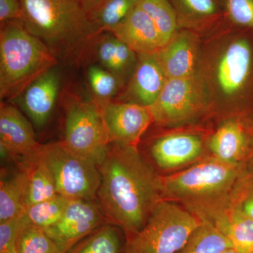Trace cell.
<instances>
[{
    "mask_svg": "<svg viewBox=\"0 0 253 253\" xmlns=\"http://www.w3.org/2000/svg\"><path fill=\"white\" fill-rule=\"evenodd\" d=\"M101 184L96 202L106 221L126 239L144 227L162 201L161 176L146 162L137 146L113 144L99 166Z\"/></svg>",
    "mask_w": 253,
    "mask_h": 253,
    "instance_id": "6da1fadb",
    "label": "cell"
},
{
    "mask_svg": "<svg viewBox=\"0 0 253 253\" xmlns=\"http://www.w3.org/2000/svg\"><path fill=\"white\" fill-rule=\"evenodd\" d=\"M18 21L56 58L79 62L101 32L80 0H21Z\"/></svg>",
    "mask_w": 253,
    "mask_h": 253,
    "instance_id": "7a4b0ae2",
    "label": "cell"
},
{
    "mask_svg": "<svg viewBox=\"0 0 253 253\" xmlns=\"http://www.w3.org/2000/svg\"><path fill=\"white\" fill-rule=\"evenodd\" d=\"M57 65V58L20 21L1 25L0 98L12 100Z\"/></svg>",
    "mask_w": 253,
    "mask_h": 253,
    "instance_id": "3957f363",
    "label": "cell"
},
{
    "mask_svg": "<svg viewBox=\"0 0 253 253\" xmlns=\"http://www.w3.org/2000/svg\"><path fill=\"white\" fill-rule=\"evenodd\" d=\"M240 163L211 157L181 172L161 176L163 200L179 201L188 211L213 204L230 196L240 178Z\"/></svg>",
    "mask_w": 253,
    "mask_h": 253,
    "instance_id": "277c9868",
    "label": "cell"
},
{
    "mask_svg": "<svg viewBox=\"0 0 253 253\" xmlns=\"http://www.w3.org/2000/svg\"><path fill=\"white\" fill-rule=\"evenodd\" d=\"M201 223L187 209L162 200L144 227L126 239L124 253H176Z\"/></svg>",
    "mask_w": 253,
    "mask_h": 253,
    "instance_id": "5b68a950",
    "label": "cell"
},
{
    "mask_svg": "<svg viewBox=\"0 0 253 253\" xmlns=\"http://www.w3.org/2000/svg\"><path fill=\"white\" fill-rule=\"evenodd\" d=\"M38 154L49 168L58 194L96 201L101 179L97 165L74 154L62 141L42 144Z\"/></svg>",
    "mask_w": 253,
    "mask_h": 253,
    "instance_id": "8992f818",
    "label": "cell"
},
{
    "mask_svg": "<svg viewBox=\"0 0 253 253\" xmlns=\"http://www.w3.org/2000/svg\"><path fill=\"white\" fill-rule=\"evenodd\" d=\"M62 141L74 154L99 167L111 143L99 105L95 101L72 100L66 109Z\"/></svg>",
    "mask_w": 253,
    "mask_h": 253,
    "instance_id": "52a82bcc",
    "label": "cell"
},
{
    "mask_svg": "<svg viewBox=\"0 0 253 253\" xmlns=\"http://www.w3.org/2000/svg\"><path fill=\"white\" fill-rule=\"evenodd\" d=\"M204 104V89L194 75L168 79L157 99L149 108L154 123L173 126L196 117Z\"/></svg>",
    "mask_w": 253,
    "mask_h": 253,
    "instance_id": "ba28073f",
    "label": "cell"
},
{
    "mask_svg": "<svg viewBox=\"0 0 253 253\" xmlns=\"http://www.w3.org/2000/svg\"><path fill=\"white\" fill-rule=\"evenodd\" d=\"M106 222L96 201L70 199L59 221L44 231L60 253H66Z\"/></svg>",
    "mask_w": 253,
    "mask_h": 253,
    "instance_id": "9c48e42d",
    "label": "cell"
},
{
    "mask_svg": "<svg viewBox=\"0 0 253 253\" xmlns=\"http://www.w3.org/2000/svg\"><path fill=\"white\" fill-rule=\"evenodd\" d=\"M102 111L111 144L137 146L141 136L154 122L149 107L134 102L98 104Z\"/></svg>",
    "mask_w": 253,
    "mask_h": 253,
    "instance_id": "30bf717a",
    "label": "cell"
},
{
    "mask_svg": "<svg viewBox=\"0 0 253 253\" xmlns=\"http://www.w3.org/2000/svg\"><path fill=\"white\" fill-rule=\"evenodd\" d=\"M194 214L217 228L236 252L253 253V221L231 204L230 197L199 208Z\"/></svg>",
    "mask_w": 253,
    "mask_h": 253,
    "instance_id": "8fae6325",
    "label": "cell"
},
{
    "mask_svg": "<svg viewBox=\"0 0 253 253\" xmlns=\"http://www.w3.org/2000/svg\"><path fill=\"white\" fill-rule=\"evenodd\" d=\"M36 139L31 123L12 105H0V149L1 157L31 159L41 146Z\"/></svg>",
    "mask_w": 253,
    "mask_h": 253,
    "instance_id": "7c38bea8",
    "label": "cell"
},
{
    "mask_svg": "<svg viewBox=\"0 0 253 253\" xmlns=\"http://www.w3.org/2000/svg\"><path fill=\"white\" fill-rule=\"evenodd\" d=\"M253 65V50L247 39L241 38L226 47L216 71L218 86L223 94L234 96L247 84Z\"/></svg>",
    "mask_w": 253,
    "mask_h": 253,
    "instance_id": "4fadbf2b",
    "label": "cell"
},
{
    "mask_svg": "<svg viewBox=\"0 0 253 253\" xmlns=\"http://www.w3.org/2000/svg\"><path fill=\"white\" fill-rule=\"evenodd\" d=\"M110 33L138 54H156L166 46L152 20L139 5Z\"/></svg>",
    "mask_w": 253,
    "mask_h": 253,
    "instance_id": "5bb4252c",
    "label": "cell"
},
{
    "mask_svg": "<svg viewBox=\"0 0 253 253\" xmlns=\"http://www.w3.org/2000/svg\"><path fill=\"white\" fill-rule=\"evenodd\" d=\"M204 153V143L199 136L177 133L162 136L151 148L156 165L163 169H175L199 159Z\"/></svg>",
    "mask_w": 253,
    "mask_h": 253,
    "instance_id": "9a60e30c",
    "label": "cell"
},
{
    "mask_svg": "<svg viewBox=\"0 0 253 253\" xmlns=\"http://www.w3.org/2000/svg\"><path fill=\"white\" fill-rule=\"evenodd\" d=\"M59 86V73L55 66L33 82L21 95V106L36 126L42 127L49 121Z\"/></svg>",
    "mask_w": 253,
    "mask_h": 253,
    "instance_id": "2e32d148",
    "label": "cell"
},
{
    "mask_svg": "<svg viewBox=\"0 0 253 253\" xmlns=\"http://www.w3.org/2000/svg\"><path fill=\"white\" fill-rule=\"evenodd\" d=\"M139 55L129 92L134 103L150 107L164 87L168 78L156 54Z\"/></svg>",
    "mask_w": 253,
    "mask_h": 253,
    "instance_id": "e0dca14e",
    "label": "cell"
},
{
    "mask_svg": "<svg viewBox=\"0 0 253 253\" xmlns=\"http://www.w3.org/2000/svg\"><path fill=\"white\" fill-rule=\"evenodd\" d=\"M157 56L168 79L194 76L197 49L195 40L189 34L174 36L158 51Z\"/></svg>",
    "mask_w": 253,
    "mask_h": 253,
    "instance_id": "ac0fdd59",
    "label": "cell"
},
{
    "mask_svg": "<svg viewBox=\"0 0 253 253\" xmlns=\"http://www.w3.org/2000/svg\"><path fill=\"white\" fill-rule=\"evenodd\" d=\"M106 34L99 37L95 42V54L102 67L122 81L131 70L135 69L136 63L135 52L131 50L114 35Z\"/></svg>",
    "mask_w": 253,
    "mask_h": 253,
    "instance_id": "d6986e66",
    "label": "cell"
},
{
    "mask_svg": "<svg viewBox=\"0 0 253 253\" xmlns=\"http://www.w3.org/2000/svg\"><path fill=\"white\" fill-rule=\"evenodd\" d=\"M247 147V137L240 123L229 121L221 125L209 141L213 157L221 161L240 163Z\"/></svg>",
    "mask_w": 253,
    "mask_h": 253,
    "instance_id": "ffe728a7",
    "label": "cell"
},
{
    "mask_svg": "<svg viewBox=\"0 0 253 253\" xmlns=\"http://www.w3.org/2000/svg\"><path fill=\"white\" fill-rule=\"evenodd\" d=\"M22 164L28 171L26 208L59 195L49 168L38 153Z\"/></svg>",
    "mask_w": 253,
    "mask_h": 253,
    "instance_id": "44dd1931",
    "label": "cell"
},
{
    "mask_svg": "<svg viewBox=\"0 0 253 253\" xmlns=\"http://www.w3.org/2000/svg\"><path fill=\"white\" fill-rule=\"evenodd\" d=\"M28 171L22 169L7 179L1 178L0 182V222L9 220L26 211Z\"/></svg>",
    "mask_w": 253,
    "mask_h": 253,
    "instance_id": "7402d4cb",
    "label": "cell"
},
{
    "mask_svg": "<svg viewBox=\"0 0 253 253\" xmlns=\"http://www.w3.org/2000/svg\"><path fill=\"white\" fill-rule=\"evenodd\" d=\"M121 229L106 222L73 246L66 253H124Z\"/></svg>",
    "mask_w": 253,
    "mask_h": 253,
    "instance_id": "603a6c76",
    "label": "cell"
},
{
    "mask_svg": "<svg viewBox=\"0 0 253 253\" xmlns=\"http://www.w3.org/2000/svg\"><path fill=\"white\" fill-rule=\"evenodd\" d=\"M231 248L232 244L228 238L211 223L202 221L176 253H221Z\"/></svg>",
    "mask_w": 253,
    "mask_h": 253,
    "instance_id": "cb8c5ba5",
    "label": "cell"
},
{
    "mask_svg": "<svg viewBox=\"0 0 253 253\" xmlns=\"http://www.w3.org/2000/svg\"><path fill=\"white\" fill-rule=\"evenodd\" d=\"M139 0H104L90 18L101 33L111 32L124 21Z\"/></svg>",
    "mask_w": 253,
    "mask_h": 253,
    "instance_id": "d4e9b609",
    "label": "cell"
},
{
    "mask_svg": "<svg viewBox=\"0 0 253 253\" xmlns=\"http://www.w3.org/2000/svg\"><path fill=\"white\" fill-rule=\"evenodd\" d=\"M138 5L149 15L167 45L176 36L177 28L176 15L172 6L168 0H139Z\"/></svg>",
    "mask_w": 253,
    "mask_h": 253,
    "instance_id": "484cf974",
    "label": "cell"
},
{
    "mask_svg": "<svg viewBox=\"0 0 253 253\" xmlns=\"http://www.w3.org/2000/svg\"><path fill=\"white\" fill-rule=\"evenodd\" d=\"M16 248L17 253H60L45 231L31 224L27 215L18 234Z\"/></svg>",
    "mask_w": 253,
    "mask_h": 253,
    "instance_id": "4316f807",
    "label": "cell"
},
{
    "mask_svg": "<svg viewBox=\"0 0 253 253\" xmlns=\"http://www.w3.org/2000/svg\"><path fill=\"white\" fill-rule=\"evenodd\" d=\"M70 199L61 195L32 205L26 208V214L31 224L46 229L56 224L62 216Z\"/></svg>",
    "mask_w": 253,
    "mask_h": 253,
    "instance_id": "83f0119b",
    "label": "cell"
},
{
    "mask_svg": "<svg viewBox=\"0 0 253 253\" xmlns=\"http://www.w3.org/2000/svg\"><path fill=\"white\" fill-rule=\"evenodd\" d=\"M88 83L97 104L109 102L119 89L121 81L117 76L100 66H89L87 71Z\"/></svg>",
    "mask_w": 253,
    "mask_h": 253,
    "instance_id": "f1b7e54d",
    "label": "cell"
},
{
    "mask_svg": "<svg viewBox=\"0 0 253 253\" xmlns=\"http://www.w3.org/2000/svg\"><path fill=\"white\" fill-rule=\"evenodd\" d=\"M26 217L25 211L16 217L0 222V253H17L18 234Z\"/></svg>",
    "mask_w": 253,
    "mask_h": 253,
    "instance_id": "f546056e",
    "label": "cell"
},
{
    "mask_svg": "<svg viewBox=\"0 0 253 253\" xmlns=\"http://www.w3.org/2000/svg\"><path fill=\"white\" fill-rule=\"evenodd\" d=\"M230 201L253 221V178L238 179L231 191Z\"/></svg>",
    "mask_w": 253,
    "mask_h": 253,
    "instance_id": "4dcf8cb0",
    "label": "cell"
},
{
    "mask_svg": "<svg viewBox=\"0 0 253 253\" xmlns=\"http://www.w3.org/2000/svg\"><path fill=\"white\" fill-rule=\"evenodd\" d=\"M226 10L233 22L253 30V0H227Z\"/></svg>",
    "mask_w": 253,
    "mask_h": 253,
    "instance_id": "1f68e13d",
    "label": "cell"
},
{
    "mask_svg": "<svg viewBox=\"0 0 253 253\" xmlns=\"http://www.w3.org/2000/svg\"><path fill=\"white\" fill-rule=\"evenodd\" d=\"M179 1L190 13L196 16H210L216 12L214 0H179Z\"/></svg>",
    "mask_w": 253,
    "mask_h": 253,
    "instance_id": "d6a6232c",
    "label": "cell"
},
{
    "mask_svg": "<svg viewBox=\"0 0 253 253\" xmlns=\"http://www.w3.org/2000/svg\"><path fill=\"white\" fill-rule=\"evenodd\" d=\"M21 16V0H0V22L18 21Z\"/></svg>",
    "mask_w": 253,
    "mask_h": 253,
    "instance_id": "836d02e7",
    "label": "cell"
},
{
    "mask_svg": "<svg viewBox=\"0 0 253 253\" xmlns=\"http://www.w3.org/2000/svg\"><path fill=\"white\" fill-rule=\"evenodd\" d=\"M82 6L90 16L104 2V0H80Z\"/></svg>",
    "mask_w": 253,
    "mask_h": 253,
    "instance_id": "e575fe53",
    "label": "cell"
},
{
    "mask_svg": "<svg viewBox=\"0 0 253 253\" xmlns=\"http://www.w3.org/2000/svg\"><path fill=\"white\" fill-rule=\"evenodd\" d=\"M221 253H239L236 252L235 250L233 249V248H231V249H229L226 250L225 251H224V252Z\"/></svg>",
    "mask_w": 253,
    "mask_h": 253,
    "instance_id": "d590c367",
    "label": "cell"
}]
</instances>
